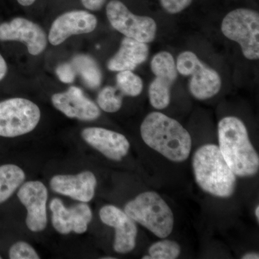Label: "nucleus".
<instances>
[{
    "instance_id": "nucleus-1",
    "label": "nucleus",
    "mask_w": 259,
    "mask_h": 259,
    "mask_svg": "<svg viewBox=\"0 0 259 259\" xmlns=\"http://www.w3.org/2000/svg\"><path fill=\"white\" fill-rule=\"evenodd\" d=\"M145 144L174 162L185 161L190 156L192 138L178 121L161 112L148 114L141 125Z\"/></svg>"
},
{
    "instance_id": "nucleus-2",
    "label": "nucleus",
    "mask_w": 259,
    "mask_h": 259,
    "mask_svg": "<svg viewBox=\"0 0 259 259\" xmlns=\"http://www.w3.org/2000/svg\"><path fill=\"white\" fill-rule=\"evenodd\" d=\"M218 140L223 158L236 176L250 177L258 174V154L239 118L229 116L220 121Z\"/></svg>"
},
{
    "instance_id": "nucleus-3",
    "label": "nucleus",
    "mask_w": 259,
    "mask_h": 259,
    "mask_svg": "<svg viewBox=\"0 0 259 259\" xmlns=\"http://www.w3.org/2000/svg\"><path fill=\"white\" fill-rule=\"evenodd\" d=\"M194 178L204 192L214 197L228 198L235 192L236 177L226 163L219 146L206 144L192 158Z\"/></svg>"
},
{
    "instance_id": "nucleus-4",
    "label": "nucleus",
    "mask_w": 259,
    "mask_h": 259,
    "mask_svg": "<svg viewBox=\"0 0 259 259\" xmlns=\"http://www.w3.org/2000/svg\"><path fill=\"white\" fill-rule=\"evenodd\" d=\"M124 211L136 223L160 238L171 234L175 217L169 206L155 192H145L125 204Z\"/></svg>"
},
{
    "instance_id": "nucleus-5",
    "label": "nucleus",
    "mask_w": 259,
    "mask_h": 259,
    "mask_svg": "<svg viewBox=\"0 0 259 259\" xmlns=\"http://www.w3.org/2000/svg\"><path fill=\"white\" fill-rule=\"evenodd\" d=\"M223 35L241 46L249 60L259 58V14L255 10L239 8L226 15L221 24Z\"/></svg>"
},
{
    "instance_id": "nucleus-6",
    "label": "nucleus",
    "mask_w": 259,
    "mask_h": 259,
    "mask_svg": "<svg viewBox=\"0 0 259 259\" xmlns=\"http://www.w3.org/2000/svg\"><path fill=\"white\" fill-rule=\"evenodd\" d=\"M40 116L38 106L27 99L0 102V136L15 138L28 134L37 127Z\"/></svg>"
},
{
    "instance_id": "nucleus-7",
    "label": "nucleus",
    "mask_w": 259,
    "mask_h": 259,
    "mask_svg": "<svg viewBox=\"0 0 259 259\" xmlns=\"http://www.w3.org/2000/svg\"><path fill=\"white\" fill-rule=\"evenodd\" d=\"M177 69L180 74L190 76L189 88L192 96L199 100L217 95L222 86L221 76L192 51H184L177 58Z\"/></svg>"
},
{
    "instance_id": "nucleus-8",
    "label": "nucleus",
    "mask_w": 259,
    "mask_h": 259,
    "mask_svg": "<svg viewBox=\"0 0 259 259\" xmlns=\"http://www.w3.org/2000/svg\"><path fill=\"white\" fill-rule=\"evenodd\" d=\"M109 22L117 31L125 37L149 44L156 37L157 25L153 18L139 16L131 13L119 0H112L107 5Z\"/></svg>"
},
{
    "instance_id": "nucleus-9",
    "label": "nucleus",
    "mask_w": 259,
    "mask_h": 259,
    "mask_svg": "<svg viewBox=\"0 0 259 259\" xmlns=\"http://www.w3.org/2000/svg\"><path fill=\"white\" fill-rule=\"evenodd\" d=\"M151 69L156 77L148 88L150 102L155 109L163 110L171 102V88L178 76L176 63L170 53L161 51L153 56Z\"/></svg>"
},
{
    "instance_id": "nucleus-10",
    "label": "nucleus",
    "mask_w": 259,
    "mask_h": 259,
    "mask_svg": "<svg viewBox=\"0 0 259 259\" xmlns=\"http://www.w3.org/2000/svg\"><path fill=\"white\" fill-rule=\"evenodd\" d=\"M20 202L27 210L25 223L30 231L39 233L47 226V187L40 181H29L20 186L17 193Z\"/></svg>"
},
{
    "instance_id": "nucleus-11",
    "label": "nucleus",
    "mask_w": 259,
    "mask_h": 259,
    "mask_svg": "<svg viewBox=\"0 0 259 259\" xmlns=\"http://www.w3.org/2000/svg\"><path fill=\"white\" fill-rule=\"evenodd\" d=\"M49 207L52 226L60 234L68 235L71 232L83 234L88 231L93 220L92 209L85 202L68 208L60 199L54 198L51 201Z\"/></svg>"
},
{
    "instance_id": "nucleus-12",
    "label": "nucleus",
    "mask_w": 259,
    "mask_h": 259,
    "mask_svg": "<svg viewBox=\"0 0 259 259\" xmlns=\"http://www.w3.org/2000/svg\"><path fill=\"white\" fill-rule=\"evenodd\" d=\"M0 40L23 42L29 54L37 56L45 50L47 46L46 32L38 25L23 18L0 24Z\"/></svg>"
},
{
    "instance_id": "nucleus-13",
    "label": "nucleus",
    "mask_w": 259,
    "mask_h": 259,
    "mask_svg": "<svg viewBox=\"0 0 259 259\" xmlns=\"http://www.w3.org/2000/svg\"><path fill=\"white\" fill-rule=\"evenodd\" d=\"M100 218L104 224L115 228L113 248L115 252L125 254L136 248L138 228L136 222L124 210L108 204L100 209Z\"/></svg>"
},
{
    "instance_id": "nucleus-14",
    "label": "nucleus",
    "mask_w": 259,
    "mask_h": 259,
    "mask_svg": "<svg viewBox=\"0 0 259 259\" xmlns=\"http://www.w3.org/2000/svg\"><path fill=\"white\" fill-rule=\"evenodd\" d=\"M51 102L55 108L69 118L93 121L101 115L96 104L76 87H71L64 93L54 94L51 97Z\"/></svg>"
},
{
    "instance_id": "nucleus-15",
    "label": "nucleus",
    "mask_w": 259,
    "mask_h": 259,
    "mask_svg": "<svg viewBox=\"0 0 259 259\" xmlns=\"http://www.w3.org/2000/svg\"><path fill=\"white\" fill-rule=\"evenodd\" d=\"M97 25V19L92 13L84 10L68 12L54 20L49 34V42L60 45L71 35L94 31Z\"/></svg>"
},
{
    "instance_id": "nucleus-16",
    "label": "nucleus",
    "mask_w": 259,
    "mask_h": 259,
    "mask_svg": "<svg viewBox=\"0 0 259 259\" xmlns=\"http://www.w3.org/2000/svg\"><path fill=\"white\" fill-rule=\"evenodd\" d=\"M81 137L87 144L112 161H121L131 147L124 135L102 127H87L81 132Z\"/></svg>"
},
{
    "instance_id": "nucleus-17",
    "label": "nucleus",
    "mask_w": 259,
    "mask_h": 259,
    "mask_svg": "<svg viewBox=\"0 0 259 259\" xmlns=\"http://www.w3.org/2000/svg\"><path fill=\"white\" fill-rule=\"evenodd\" d=\"M97 184L96 177L90 171L75 175H55L50 181L51 189L56 193L85 203L93 200Z\"/></svg>"
},
{
    "instance_id": "nucleus-18",
    "label": "nucleus",
    "mask_w": 259,
    "mask_h": 259,
    "mask_svg": "<svg viewBox=\"0 0 259 259\" xmlns=\"http://www.w3.org/2000/svg\"><path fill=\"white\" fill-rule=\"evenodd\" d=\"M149 49L147 44L125 37L120 49L107 63L112 71H133L147 60Z\"/></svg>"
},
{
    "instance_id": "nucleus-19",
    "label": "nucleus",
    "mask_w": 259,
    "mask_h": 259,
    "mask_svg": "<svg viewBox=\"0 0 259 259\" xmlns=\"http://www.w3.org/2000/svg\"><path fill=\"white\" fill-rule=\"evenodd\" d=\"M76 74H79L83 83L88 88L95 90L101 85L102 74L97 61L91 56L79 54L73 58L71 62Z\"/></svg>"
},
{
    "instance_id": "nucleus-20",
    "label": "nucleus",
    "mask_w": 259,
    "mask_h": 259,
    "mask_svg": "<svg viewBox=\"0 0 259 259\" xmlns=\"http://www.w3.org/2000/svg\"><path fill=\"white\" fill-rule=\"evenodd\" d=\"M25 173L15 164L0 166V204L4 203L20 188L25 180Z\"/></svg>"
},
{
    "instance_id": "nucleus-21",
    "label": "nucleus",
    "mask_w": 259,
    "mask_h": 259,
    "mask_svg": "<svg viewBox=\"0 0 259 259\" xmlns=\"http://www.w3.org/2000/svg\"><path fill=\"white\" fill-rule=\"evenodd\" d=\"M117 88L122 95L137 97L144 88L143 80L132 71H119L116 76Z\"/></svg>"
},
{
    "instance_id": "nucleus-22",
    "label": "nucleus",
    "mask_w": 259,
    "mask_h": 259,
    "mask_svg": "<svg viewBox=\"0 0 259 259\" xmlns=\"http://www.w3.org/2000/svg\"><path fill=\"white\" fill-rule=\"evenodd\" d=\"M97 102L103 111L114 113L122 107V95L117 93V88L107 86L100 90Z\"/></svg>"
},
{
    "instance_id": "nucleus-23",
    "label": "nucleus",
    "mask_w": 259,
    "mask_h": 259,
    "mask_svg": "<svg viewBox=\"0 0 259 259\" xmlns=\"http://www.w3.org/2000/svg\"><path fill=\"white\" fill-rule=\"evenodd\" d=\"M148 253L151 259H176L180 256L181 247L177 242L163 240L153 243Z\"/></svg>"
},
{
    "instance_id": "nucleus-24",
    "label": "nucleus",
    "mask_w": 259,
    "mask_h": 259,
    "mask_svg": "<svg viewBox=\"0 0 259 259\" xmlns=\"http://www.w3.org/2000/svg\"><path fill=\"white\" fill-rule=\"evenodd\" d=\"M11 259H39L38 253L31 245L25 241H18L12 245L9 250Z\"/></svg>"
},
{
    "instance_id": "nucleus-25",
    "label": "nucleus",
    "mask_w": 259,
    "mask_h": 259,
    "mask_svg": "<svg viewBox=\"0 0 259 259\" xmlns=\"http://www.w3.org/2000/svg\"><path fill=\"white\" fill-rule=\"evenodd\" d=\"M162 8L169 14H177L187 9L192 0H160Z\"/></svg>"
},
{
    "instance_id": "nucleus-26",
    "label": "nucleus",
    "mask_w": 259,
    "mask_h": 259,
    "mask_svg": "<svg viewBox=\"0 0 259 259\" xmlns=\"http://www.w3.org/2000/svg\"><path fill=\"white\" fill-rule=\"evenodd\" d=\"M56 73L58 78L63 83H72L76 77V72L71 63H64L59 65L56 70Z\"/></svg>"
},
{
    "instance_id": "nucleus-27",
    "label": "nucleus",
    "mask_w": 259,
    "mask_h": 259,
    "mask_svg": "<svg viewBox=\"0 0 259 259\" xmlns=\"http://www.w3.org/2000/svg\"><path fill=\"white\" fill-rule=\"evenodd\" d=\"M84 8L92 11H97L102 9L106 0H81Z\"/></svg>"
},
{
    "instance_id": "nucleus-28",
    "label": "nucleus",
    "mask_w": 259,
    "mask_h": 259,
    "mask_svg": "<svg viewBox=\"0 0 259 259\" xmlns=\"http://www.w3.org/2000/svg\"><path fill=\"white\" fill-rule=\"evenodd\" d=\"M7 72H8V66H7L6 61L0 54V81L4 79Z\"/></svg>"
},
{
    "instance_id": "nucleus-29",
    "label": "nucleus",
    "mask_w": 259,
    "mask_h": 259,
    "mask_svg": "<svg viewBox=\"0 0 259 259\" xmlns=\"http://www.w3.org/2000/svg\"><path fill=\"white\" fill-rule=\"evenodd\" d=\"M243 259H258L259 255L258 253L255 252H250V253H245L241 257Z\"/></svg>"
},
{
    "instance_id": "nucleus-30",
    "label": "nucleus",
    "mask_w": 259,
    "mask_h": 259,
    "mask_svg": "<svg viewBox=\"0 0 259 259\" xmlns=\"http://www.w3.org/2000/svg\"><path fill=\"white\" fill-rule=\"evenodd\" d=\"M18 3L23 6H30L35 3V0H18Z\"/></svg>"
},
{
    "instance_id": "nucleus-31",
    "label": "nucleus",
    "mask_w": 259,
    "mask_h": 259,
    "mask_svg": "<svg viewBox=\"0 0 259 259\" xmlns=\"http://www.w3.org/2000/svg\"><path fill=\"white\" fill-rule=\"evenodd\" d=\"M255 218H257V221H259V206L257 205L256 208L255 209Z\"/></svg>"
},
{
    "instance_id": "nucleus-32",
    "label": "nucleus",
    "mask_w": 259,
    "mask_h": 259,
    "mask_svg": "<svg viewBox=\"0 0 259 259\" xmlns=\"http://www.w3.org/2000/svg\"><path fill=\"white\" fill-rule=\"evenodd\" d=\"M143 259H151V257L150 255H144L142 258Z\"/></svg>"
},
{
    "instance_id": "nucleus-33",
    "label": "nucleus",
    "mask_w": 259,
    "mask_h": 259,
    "mask_svg": "<svg viewBox=\"0 0 259 259\" xmlns=\"http://www.w3.org/2000/svg\"><path fill=\"white\" fill-rule=\"evenodd\" d=\"M1 258H2V256H1V255H0V259H1Z\"/></svg>"
}]
</instances>
